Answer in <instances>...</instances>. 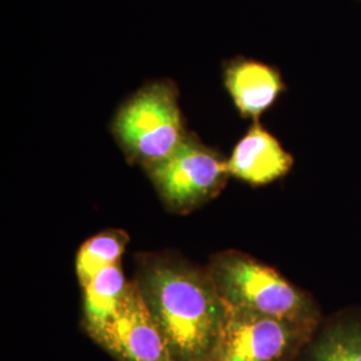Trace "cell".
Masks as SVG:
<instances>
[{"label": "cell", "mask_w": 361, "mask_h": 361, "mask_svg": "<svg viewBox=\"0 0 361 361\" xmlns=\"http://www.w3.org/2000/svg\"><path fill=\"white\" fill-rule=\"evenodd\" d=\"M133 281L174 361H210L228 307L207 268L171 252L140 253Z\"/></svg>", "instance_id": "1"}, {"label": "cell", "mask_w": 361, "mask_h": 361, "mask_svg": "<svg viewBox=\"0 0 361 361\" xmlns=\"http://www.w3.org/2000/svg\"><path fill=\"white\" fill-rule=\"evenodd\" d=\"M219 297L231 310H247L317 328L323 313L310 292L244 252L214 253L207 267Z\"/></svg>", "instance_id": "2"}, {"label": "cell", "mask_w": 361, "mask_h": 361, "mask_svg": "<svg viewBox=\"0 0 361 361\" xmlns=\"http://www.w3.org/2000/svg\"><path fill=\"white\" fill-rule=\"evenodd\" d=\"M113 131L130 161L143 168L171 154L186 138L174 90L152 85L118 111Z\"/></svg>", "instance_id": "3"}, {"label": "cell", "mask_w": 361, "mask_h": 361, "mask_svg": "<svg viewBox=\"0 0 361 361\" xmlns=\"http://www.w3.org/2000/svg\"><path fill=\"white\" fill-rule=\"evenodd\" d=\"M145 170L164 207L174 214L210 202L231 176L226 159L188 135L171 154Z\"/></svg>", "instance_id": "4"}, {"label": "cell", "mask_w": 361, "mask_h": 361, "mask_svg": "<svg viewBox=\"0 0 361 361\" xmlns=\"http://www.w3.org/2000/svg\"><path fill=\"white\" fill-rule=\"evenodd\" d=\"M317 328L228 308L210 361H295Z\"/></svg>", "instance_id": "5"}, {"label": "cell", "mask_w": 361, "mask_h": 361, "mask_svg": "<svg viewBox=\"0 0 361 361\" xmlns=\"http://www.w3.org/2000/svg\"><path fill=\"white\" fill-rule=\"evenodd\" d=\"M95 344L116 361H174L165 336L133 280L121 310Z\"/></svg>", "instance_id": "6"}, {"label": "cell", "mask_w": 361, "mask_h": 361, "mask_svg": "<svg viewBox=\"0 0 361 361\" xmlns=\"http://www.w3.org/2000/svg\"><path fill=\"white\" fill-rule=\"evenodd\" d=\"M293 157L268 130L255 123L238 141L228 159L229 174L252 186H265L285 177Z\"/></svg>", "instance_id": "7"}, {"label": "cell", "mask_w": 361, "mask_h": 361, "mask_svg": "<svg viewBox=\"0 0 361 361\" xmlns=\"http://www.w3.org/2000/svg\"><path fill=\"white\" fill-rule=\"evenodd\" d=\"M295 361H361V308L323 319Z\"/></svg>", "instance_id": "8"}, {"label": "cell", "mask_w": 361, "mask_h": 361, "mask_svg": "<svg viewBox=\"0 0 361 361\" xmlns=\"http://www.w3.org/2000/svg\"><path fill=\"white\" fill-rule=\"evenodd\" d=\"M225 85L240 114L255 119L284 90V82L274 68L253 61L231 66L225 74Z\"/></svg>", "instance_id": "9"}, {"label": "cell", "mask_w": 361, "mask_h": 361, "mask_svg": "<svg viewBox=\"0 0 361 361\" xmlns=\"http://www.w3.org/2000/svg\"><path fill=\"white\" fill-rule=\"evenodd\" d=\"M129 285L121 264H116L82 286L80 326L94 343L121 310Z\"/></svg>", "instance_id": "10"}, {"label": "cell", "mask_w": 361, "mask_h": 361, "mask_svg": "<svg viewBox=\"0 0 361 361\" xmlns=\"http://www.w3.org/2000/svg\"><path fill=\"white\" fill-rule=\"evenodd\" d=\"M129 240V234L122 229H107L85 241L75 258L79 285L89 284L97 274L119 264Z\"/></svg>", "instance_id": "11"}]
</instances>
